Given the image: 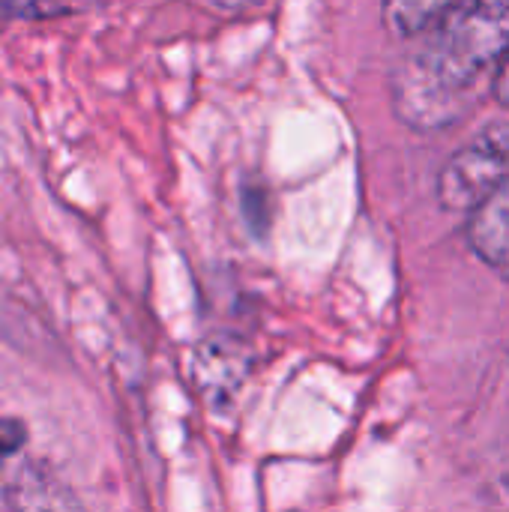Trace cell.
Instances as JSON below:
<instances>
[{"label":"cell","mask_w":509,"mask_h":512,"mask_svg":"<svg viewBox=\"0 0 509 512\" xmlns=\"http://www.w3.org/2000/svg\"><path fill=\"white\" fill-rule=\"evenodd\" d=\"M27 441V429L21 420H0V471L9 456H15Z\"/></svg>","instance_id":"obj_7"},{"label":"cell","mask_w":509,"mask_h":512,"mask_svg":"<svg viewBox=\"0 0 509 512\" xmlns=\"http://www.w3.org/2000/svg\"><path fill=\"white\" fill-rule=\"evenodd\" d=\"M0 512H84L66 483L39 465H24L0 489Z\"/></svg>","instance_id":"obj_5"},{"label":"cell","mask_w":509,"mask_h":512,"mask_svg":"<svg viewBox=\"0 0 509 512\" xmlns=\"http://www.w3.org/2000/svg\"><path fill=\"white\" fill-rule=\"evenodd\" d=\"M471 252L498 273H509V177L468 216Z\"/></svg>","instance_id":"obj_4"},{"label":"cell","mask_w":509,"mask_h":512,"mask_svg":"<svg viewBox=\"0 0 509 512\" xmlns=\"http://www.w3.org/2000/svg\"><path fill=\"white\" fill-rule=\"evenodd\" d=\"M0 12L6 15H15V18H48V15H66L69 9L66 6H42V3H33V6H0Z\"/></svg>","instance_id":"obj_8"},{"label":"cell","mask_w":509,"mask_h":512,"mask_svg":"<svg viewBox=\"0 0 509 512\" xmlns=\"http://www.w3.org/2000/svg\"><path fill=\"white\" fill-rule=\"evenodd\" d=\"M447 9H450V3H423V0L387 3L384 21L399 39H420L447 15Z\"/></svg>","instance_id":"obj_6"},{"label":"cell","mask_w":509,"mask_h":512,"mask_svg":"<svg viewBox=\"0 0 509 512\" xmlns=\"http://www.w3.org/2000/svg\"><path fill=\"white\" fill-rule=\"evenodd\" d=\"M492 96H495V102H498V105L509 108V51H507V57H504V63H501V69H498V75H495Z\"/></svg>","instance_id":"obj_9"},{"label":"cell","mask_w":509,"mask_h":512,"mask_svg":"<svg viewBox=\"0 0 509 512\" xmlns=\"http://www.w3.org/2000/svg\"><path fill=\"white\" fill-rule=\"evenodd\" d=\"M509 51V3H450L447 15L396 63L390 93L399 120L420 132L450 129L492 90Z\"/></svg>","instance_id":"obj_1"},{"label":"cell","mask_w":509,"mask_h":512,"mask_svg":"<svg viewBox=\"0 0 509 512\" xmlns=\"http://www.w3.org/2000/svg\"><path fill=\"white\" fill-rule=\"evenodd\" d=\"M509 177V120L480 129L438 174V201L450 213L471 216Z\"/></svg>","instance_id":"obj_2"},{"label":"cell","mask_w":509,"mask_h":512,"mask_svg":"<svg viewBox=\"0 0 509 512\" xmlns=\"http://www.w3.org/2000/svg\"><path fill=\"white\" fill-rule=\"evenodd\" d=\"M195 384L213 408H225L249 375V354L228 336H213L195 351Z\"/></svg>","instance_id":"obj_3"}]
</instances>
